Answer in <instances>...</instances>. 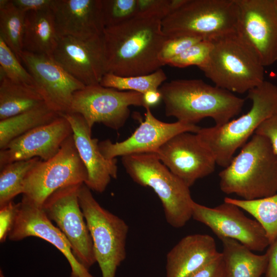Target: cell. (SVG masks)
Segmentation results:
<instances>
[{
  "label": "cell",
  "instance_id": "cell-39",
  "mask_svg": "<svg viewBox=\"0 0 277 277\" xmlns=\"http://www.w3.org/2000/svg\"><path fill=\"white\" fill-rule=\"evenodd\" d=\"M15 6L24 13L50 8L53 0H12Z\"/></svg>",
  "mask_w": 277,
  "mask_h": 277
},
{
  "label": "cell",
  "instance_id": "cell-2",
  "mask_svg": "<svg viewBox=\"0 0 277 277\" xmlns=\"http://www.w3.org/2000/svg\"><path fill=\"white\" fill-rule=\"evenodd\" d=\"M165 114L177 121L195 124L206 117L223 125L242 111L245 100L201 79H178L159 88Z\"/></svg>",
  "mask_w": 277,
  "mask_h": 277
},
{
  "label": "cell",
  "instance_id": "cell-42",
  "mask_svg": "<svg viewBox=\"0 0 277 277\" xmlns=\"http://www.w3.org/2000/svg\"><path fill=\"white\" fill-rule=\"evenodd\" d=\"M276 2H277V0H276Z\"/></svg>",
  "mask_w": 277,
  "mask_h": 277
},
{
  "label": "cell",
  "instance_id": "cell-30",
  "mask_svg": "<svg viewBox=\"0 0 277 277\" xmlns=\"http://www.w3.org/2000/svg\"><path fill=\"white\" fill-rule=\"evenodd\" d=\"M166 79L167 76L161 68L149 74L132 76H121L107 72L100 85L119 91L129 90L144 94L149 91L159 90Z\"/></svg>",
  "mask_w": 277,
  "mask_h": 277
},
{
  "label": "cell",
  "instance_id": "cell-3",
  "mask_svg": "<svg viewBox=\"0 0 277 277\" xmlns=\"http://www.w3.org/2000/svg\"><path fill=\"white\" fill-rule=\"evenodd\" d=\"M220 187L225 194L253 200L277 193V155L269 140L254 133L221 171Z\"/></svg>",
  "mask_w": 277,
  "mask_h": 277
},
{
  "label": "cell",
  "instance_id": "cell-36",
  "mask_svg": "<svg viewBox=\"0 0 277 277\" xmlns=\"http://www.w3.org/2000/svg\"><path fill=\"white\" fill-rule=\"evenodd\" d=\"M19 203L11 201L0 207V242L4 243L14 223Z\"/></svg>",
  "mask_w": 277,
  "mask_h": 277
},
{
  "label": "cell",
  "instance_id": "cell-18",
  "mask_svg": "<svg viewBox=\"0 0 277 277\" xmlns=\"http://www.w3.org/2000/svg\"><path fill=\"white\" fill-rule=\"evenodd\" d=\"M73 134L68 120L61 115L53 121L17 137L0 150V168L7 164L38 157L47 161Z\"/></svg>",
  "mask_w": 277,
  "mask_h": 277
},
{
  "label": "cell",
  "instance_id": "cell-33",
  "mask_svg": "<svg viewBox=\"0 0 277 277\" xmlns=\"http://www.w3.org/2000/svg\"><path fill=\"white\" fill-rule=\"evenodd\" d=\"M212 48L211 40L202 39L170 60L167 65L178 68L196 66L201 70L208 63Z\"/></svg>",
  "mask_w": 277,
  "mask_h": 277
},
{
  "label": "cell",
  "instance_id": "cell-37",
  "mask_svg": "<svg viewBox=\"0 0 277 277\" xmlns=\"http://www.w3.org/2000/svg\"><path fill=\"white\" fill-rule=\"evenodd\" d=\"M254 133L266 137L277 155V112L264 121Z\"/></svg>",
  "mask_w": 277,
  "mask_h": 277
},
{
  "label": "cell",
  "instance_id": "cell-35",
  "mask_svg": "<svg viewBox=\"0 0 277 277\" xmlns=\"http://www.w3.org/2000/svg\"><path fill=\"white\" fill-rule=\"evenodd\" d=\"M202 39L201 38L194 36H180L168 38L160 53V62L163 66L167 65L170 60Z\"/></svg>",
  "mask_w": 277,
  "mask_h": 277
},
{
  "label": "cell",
  "instance_id": "cell-28",
  "mask_svg": "<svg viewBox=\"0 0 277 277\" xmlns=\"http://www.w3.org/2000/svg\"><path fill=\"white\" fill-rule=\"evenodd\" d=\"M25 17V13L12 0L0 1V37L19 61V54L23 50Z\"/></svg>",
  "mask_w": 277,
  "mask_h": 277
},
{
  "label": "cell",
  "instance_id": "cell-8",
  "mask_svg": "<svg viewBox=\"0 0 277 277\" xmlns=\"http://www.w3.org/2000/svg\"><path fill=\"white\" fill-rule=\"evenodd\" d=\"M85 184L78 192V201L93 241L96 262L102 277H115L126 257L129 230L121 217L104 208Z\"/></svg>",
  "mask_w": 277,
  "mask_h": 277
},
{
  "label": "cell",
  "instance_id": "cell-23",
  "mask_svg": "<svg viewBox=\"0 0 277 277\" xmlns=\"http://www.w3.org/2000/svg\"><path fill=\"white\" fill-rule=\"evenodd\" d=\"M58 39L50 8L25 13L24 50L52 57Z\"/></svg>",
  "mask_w": 277,
  "mask_h": 277
},
{
  "label": "cell",
  "instance_id": "cell-12",
  "mask_svg": "<svg viewBox=\"0 0 277 277\" xmlns=\"http://www.w3.org/2000/svg\"><path fill=\"white\" fill-rule=\"evenodd\" d=\"M236 31L258 55L264 67L277 61L276 0H235Z\"/></svg>",
  "mask_w": 277,
  "mask_h": 277
},
{
  "label": "cell",
  "instance_id": "cell-29",
  "mask_svg": "<svg viewBox=\"0 0 277 277\" xmlns=\"http://www.w3.org/2000/svg\"><path fill=\"white\" fill-rule=\"evenodd\" d=\"M41 160L38 157L14 162L1 168L0 207L18 194H22L25 179L28 172Z\"/></svg>",
  "mask_w": 277,
  "mask_h": 277
},
{
  "label": "cell",
  "instance_id": "cell-4",
  "mask_svg": "<svg viewBox=\"0 0 277 277\" xmlns=\"http://www.w3.org/2000/svg\"><path fill=\"white\" fill-rule=\"evenodd\" d=\"M247 93V98L252 102L248 112L221 126L201 128L196 133L216 164L224 168L259 126L277 112V86L273 83L265 80Z\"/></svg>",
  "mask_w": 277,
  "mask_h": 277
},
{
  "label": "cell",
  "instance_id": "cell-10",
  "mask_svg": "<svg viewBox=\"0 0 277 277\" xmlns=\"http://www.w3.org/2000/svg\"><path fill=\"white\" fill-rule=\"evenodd\" d=\"M82 184L57 189L42 208L66 236L76 259L89 269L96 262L92 238L79 204L78 192Z\"/></svg>",
  "mask_w": 277,
  "mask_h": 277
},
{
  "label": "cell",
  "instance_id": "cell-20",
  "mask_svg": "<svg viewBox=\"0 0 277 277\" xmlns=\"http://www.w3.org/2000/svg\"><path fill=\"white\" fill-rule=\"evenodd\" d=\"M69 122L73 137L79 155L88 173L85 184L91 190L102 193L106 189L111 179H116V159H106L101 152L98 140L92 138L91 130L83 117L78 113L61 114Z\"/></svg>",
  "mask_w": 277,
  "mask_h": 277
},
{
  "label": "cell",
  "instance_id": "cell-16",
  "mask_svg": "<svg viewBox=\"0 0 277 277\" xmlns=\"http://www.w3.org/2000/svg\"><path fill=\"white\" fill-rule=\"evenodd\" d=\"M52 57L86 86L100 84L107 73L103 34L87 39L59 37Z\"/></svg>",
  "mask_w": 277,
  "mask_h": 277
},
{
  "label": "cell",
  "instance_id": "cell-7",
  "mask_svg": "<svg viewBox=\"0 0 277 277\" xmlns=\"http://www.w3.org/2000/svg\"><path fill=\"white\" fill-rule=\"evenodd\" d=\"M238 7L235 0H184L162 20L168 38L194 36L212 40L236 31Z\"/></svg>",
  "mask_w": 277,
  "mask_h": 277
},
{
  "label": "cell",
  "instance_id": "cell-15",
  "mask_svg": "<svg viewBox=\"0 0 277 277\" xmlns=\"http://www.w3.org/2000/svg\"><path fill=\"white\" fill-rule=\"evenodd\" d=\"M19 58L33 78L45 104L60 115L68 113L74 93L85 86L52 57L22 50Z\"/></svg>",
  "mask_w": 277,
  "mask_h": 277
},
{
  "label": "cell",
  "instance_id": "cell-24",
  "mask_svg": "<svg viewBox=\"0 0 277 277\" xmlns=\"http://www.w3.org/2000/svg\"><path fill=\"white\" fill-rule=\"evenodd\" d=\"M220 239L223 244L225 277H260L265 273L268 264L266 253L255 254L235 240Z\"/></svg>",
  "mask_w": 277,
  "mask_h": 277
},
{
  "label": "cell",
  "instance_id": "cell-19",
  "mask_svg": "<svg viewBox=\"0 0 277 277\" xmlns=\"http://www.w3.org/2000/svg\"><path fill=\"white\" fill-rule=\"evenodd\" d=\"M29 236L42 239L55 246L66 258L71 268L70 277H94L73 254L70 244L42 207L22 201L8 239L14 242Z\"/></svg>",
  "mask_w": 277,
  "mask_h": 277
},
{
  "label": "cell",
  "instance_id": "cell-1",
  "mask_svg": "<svg viewBox=\"0 0 277 277\" xmlns=\"http://www.w3.org/2000/svg\"><path fill=\"white\" fill-rule=\"evenodd\" d=\"M107 72L121 76L152 73L163 66L159 59L168 38L162 19L137 14L103 32Z\"/></svg>",
  "mask_w": 277,
  "mask_h": 277
},
{
  "label": "cell",
  "instance_id": "cell-25",
  "mask_svg": "<svg viewBox=\"0 0 277 277\" xmlns=\"http://www.w3.org/2000/svg\"><path fill=\"white\" fill-rule=\"evenodd\" d=\"M45 104L36 88L14 82L5 76L0 77V120Z\"/></svg>",
  "mask_w": 277,
  "mask_h": 277
},
{
  "label": "cell",
  "instance_id": "cell-13",
  "mask_svg": "<svg viewBox=\"0 0 277 277\" xmlns=\"http://www.w3.org/2000/svg\"><path fill=\"white\" fill-rule=\"evenodd\" d=\"M192 217L208 227L219 239L235 240L251 251L261 252L270 245L261 225L233 204L224 201L211 208L194 202Z\"/></svg>",
  "mask_w": 277,
  "mask_h": 277
},
{
  "label": "cell",
  "instance_id": "cell-26",
  "mask_svg": "<svg viewBox=\"0 0 277 277\" xmlns=\"http://www.w3.org/2000/svg\"><path fill=\"white\" fill-rule=\"evenodd\" d=\"M61 115L46 104L17 115L0 120V150L17 137L47 124Z\"/></svg>",
  "mask_w": 277,
  "mask_h": 277
},
{
  "label": "cell",
  "instance_id": "cell-21",
  "mask_svg": "<svg viewBox=\"0 0 277 277\" xmlns=\"http://www.w3.org/2000/svg\"><path fill=\"white\" fill-rule=\"evenodd\" d=\"M50 8L58 37L87 39L103 34L101 0H53Z\"/></svg>",
  "mask_w": 277,
  "mask_h": 277
},
{
  "label": "cell",
  "instance_id": "cell-27",
  "mask_svg": "<svg viewBox=\"0 0 277 277\" xmlns=\"http://www.w3.org/2000/svg\"><path fill=\"white\" fill-rule=\"evenodd\" d=\"M224 202L233 204L253 216L264 228L270 244L277 238V193L253 200L226 197Z\"/></svg>",
  "mask_w": 277,
  "mask_h": 277
},
{
  "label": "cell",
  "instance_id": "cell-14",
  "mask_svg": "<svg viewBox=\"0 0 277 277\" xmlns=\"http://www.w3.org/2000/svg\"><path fill=\"white\" fill-rule=\"evenodd\" d=\"M154 153L189 187L215 169L216 162L213 155L196 133H180L166 141Z\"/></svg>",
  "mask_w": 277,
  "mask_h": 277
},
{
  "label": "cell",
  "instance_id": "cell-31",
  "mask_svg": "<svg viewBox=\"0 0 277 277\" xmlns=\"http://www.w3.org/2000/svg\"><path fill=\"white\" fill-rule=\"evenodd\" d=\"M0 77L36 88L34 80L13 51L0 37Z\"/></svg>",
  "mask_w": 277,
  "mask_h": 277
},
{
  "label": "cell",
  "instance_id": "cell-40",
  "mask_svg": "<svg viewBox=\"0 0 277 277\" xmlns=\"http://www.w3.org/2000/svg\"><path fill=\"white\" fill-rule=\"evenodd\" d=\"M266 253L268 264L265 277H277V238L269 245Z\"/></svg>",
  "mask_w": 277,
  "mask_h": 277
},
{
  "label": "cell",
  "instance_id": "cell-5",
  "mask_svg": "<svg viewBox=\"0 0 277 277\" xmlns=\"http://www.w3.org/2000/svg\"><path fill=\"white\" fill-rule=\"evenodd\" d=\"M211 41L208 63L201 70L214 86L243 94L265 81L264 67L237 31Z\"/></svg>",
  "mask_w": 277,
  "mask_h": 277
},
{
  "label": "cell",
  "instance_id": "cell-17",
  "mask_svg": "<svg viewBox=\"0 0 277 277\" xmlns=\"http://www.w3.org/2000/svg\"><path fill=\"white\" fill-rule=\"evenodd\" d=\"M145 120L125 140L112 143L107 139L98 143L99 149L107 159L128 155L153 153L172 136L183 132L196 133L201 127L179 121L168 123L156 118L150 107L145 108Z\"/></svg>",
  "mask_w": 277,
  "mask_h": 277
},
{
  "label": "cell",
  "instance_id": "cell-38",
  "mask_svg": "<svg viewBox=\"0 0 277 277\" xmlns=\"http://www.w3.org/2000/svg\"><path fill=\"white\" fill-rule=\"evenodd\" d=\"M188 277H225L222 252L221 255L212 262Z\"/></svg>",
  "mask_w": 277,
  "mask_h": 277
},
{
  "label": "cell",
  "instance_id": "cell-22",
  "mask_svg": "<svg viewBox=\"0 0 277 277\" xmlns=\"http://www.w3.org/2000/svg\"><path fill=\"white\" fill-rule=\"evenodd\" d=\"M221 254L211 236L199 233L188 235L168 252L166 277H188Z\"/></svg>",
  "mask_w": 277,
  "mask_h": 277
},
{
  "label": "cell",
  "instance_id": "cell-11",
  "mask_svg": "<svg viewBox=\"0 0 277 277\" xmlns=\"http://www.w3.org/2000/svg\"><path fill=\"white\" fill-rule=\"evenodd\" d=\"M130 106L145 108L143 94L96 84L74 93L68 113L81 115L91 129L95 123H99L117 130L128 119Z\"/></svg>",
  "mask_w": 277,
  "mask_h": 277
},
{
  "label": "cell",
  "instance_id": "cell-32",
  "mask_svg": "<svg viewBox=\"0 0 277 277\" xmlns=\"http://www.w3.org/2000/svg\"><path fill=\"white\" fill-rule=\"evenodd\" d=\"M105 28L115 26L137 14V0H101Z\"/></svg>",
  "mask_w": 277,
  "mask_h": 277
},
{
  "label": "cell",
  "instance_id": "cell-9",
  "mask_svg": "<svg viewBox=\"0 0 277 277\" xmlns=\"http://www.w3.org/2000/svg\"><path fill=\"white\" fill-rule=\"evenodd\" d=\"M87 179L86 168L72 135L53 157L45 161L39 160L28 172L24 182L22 201L42 207L57 189L85 184Z\"/></svg>",
  "mask_w": 277,
  "mask_h": 277
},
{
  "label": "cell",
  "instance_id": "cell-34",
  "mask_svg": "<svg viewBox=\"0 0 277 277\" xmlns=\"http://www.w3.org/2000/svg\"><path fill=\"white\" fill-rule=\"evenodd\" d=\"M183 1L184 0H137V14L148 15L159 17L162 20L179 7Z\"/></svg>",
  "mask_w": 277,
  "mask_h": 277
},
{
  "label": "cell",
  "instance_id": "cell-6",
  "mask_svg": "<svg viewBox=\"0 0 277 277\" xmlns=\"http://www.w3.org/2000/svg\"><path fill=\"white\" fill-rule=\"evenodd\" d=\"M123 165L136 183L151 188L162 203L167 222L176 228L184 226L192 217L189 188L174 175L155 153L122 156Z\"/></svg>",
  "mask_w": 277,
  "mask_h": 277
},
{
  "label": "cell",
  "instance_id": "cell-41",
  "mask_svg": "<svg viewBox=\"0 0 277 277\" xmlns=\"http://www.w3.org/2000/svg\"><path fill=\"white\" fill-rule=\"evenodd\" d=\"M145 108L154 106L158 103L161 99V95L159 90L149 91L143 94Z\"/></svg>",
  "mask_w": 277,
  "mask_h": 277
}]
</instances>
